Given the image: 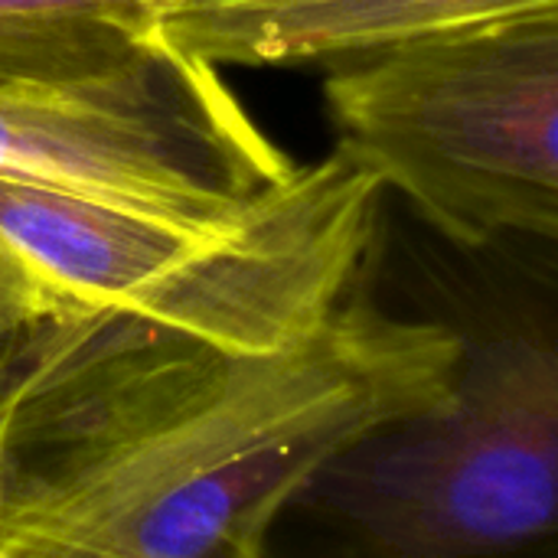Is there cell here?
Returning a JSON list of instances; mask_svg holds the SVG:
<instances>
[{"label":"cell","instance_id":"obj_2","mask_svg":"<svg viewBox=\"0 0 558 558\" xmlns=\"http://www.w3.org/2000/svg\"><path fill=\"white\" fill-rule=\"evenodd\" d=\"M383 186L333 150L222 222H183L0 180V271L26 320L137 314L271 350L324 324L376 242Z\"/></svg>","mask_w":558,"mask_h":558},{"label":"cell","instance_id":"obj_7","mask_svg":"<svg viewBox=\"0 0 558 558\" xmlns=\"http://www.w3.org/2000/svg\"><path fill=\"white\" fill-rule=\"evenodd\" d=\"M147 36V0H0V82L98 72Z\"/></svg>","mask_w":558,"mask_h":558},{"label":"cell","instance_id":"obj_8","mask_svg":"<svg viewBox=\"0 0 558 558\" xmlns=\"http://www.w3.org/2000/svg\"><path fill=\"white\" fill-rule=\"evenodd\" d=\"M23 324H26L23 307H20V301H16V294H13V288H10L7 275L0 271V337L13 333V330H16V327H23Z\"/></svg>","mask_w":558,"mask_h":558},{"label":"cell","instance_id":"obj_6","mask_svg":"<svg viewBox=\"0 0 558 558\" xmlns=\"http://www.w3.org/2000/svg\"><path fill=\"white\" fill-rule=\"evenodd\" d=\"M154 33L173 49L226 65L353 62L392 46L558 0H147Z\"/></svg>","mask_w":558,"mask_h":558},{"label":"cell","instance_id":"obj_4","mask_svg":"<svg viewBox=\"0 0 558 558\" xmlns=\"http://www.w3.org/2000/svg\"><path fill=\"white\" fill-rule=\"evenodd\" d=\"M558 356L549 337L464 343L445 409L340 454L320 494L373 558H497L556 530Z\"/></svg>","mask_w":558,"mask_h":558},{"label":"cell","instance_id":"obj_5","mask_svg":"<svg viewBox=\"0 0 558 558\" xmlns=\"http://www.w3.org/2000/svg\"><path fill=\"white\" fill-rule=\"evenodd\" d=\"M291 170L219 69L157 33L98 72L0 82V180L10 183L222 222Z\"/></svg>","mask_w":558,"mask_h":558},{"label":"cell","instance_id":"obj_1","mask_svg":"<svg viewBox=\"0 0 558 558\" xmlns=\"http://www.w3.org/2000/svg\"><path fill=\"white\" fill-rule=\"evenodd\" d=\"M464 343L360 298L271 350L121 311L23 324L0 337V558H265L340 454L451 402Z\"/></svg>","mask_w":558,"mask_h":558},{"label":"cell","instance_id":"obj_3","mask_svg":"<svg viewBox=\"0 0 558 558\" xmlns=\"http://www.w3.org/2000/svg\"><path fill=\"white\" fill-rule=\"evenodd\" d=\"M337 150L461 248L558 232V10L333 65Z\"/></svg>","mask_w":558,"mask_h":558}]
</instances>
